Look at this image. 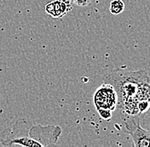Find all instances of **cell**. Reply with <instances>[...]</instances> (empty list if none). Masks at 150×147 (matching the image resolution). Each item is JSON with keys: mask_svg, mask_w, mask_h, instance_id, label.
Instances as JSON below:
<instances>
[{"mask_svg": "<svg viewBox=\"0 0 150 147\" xmlns=\"http://www.w3.org/2000/svg\"><path fill=\"white\" fill-rule=\"evenodd\" d=\"M147 81H150L147 72L131 71L125 67L118 68L104 77V83L111 84L118 94V106L130 116L139 114L135 96L141 84Z\"/></svg>", "mask_w": 150, "mask_h": 147, "instance_id": "cell-1", "label": "cell"}, {"mask_svg": "<svg viewBox=\"0 0 150 147\" xmlns=\"http://www.w3.org/2000/svg\"><path fill=\"white\" fill-rule=\"evenodd\" d=\"M62 134L60 126L40 124L33 125L30 121L26 119H18L13 126V129L9 130V134H2L0 142L14 138H28L39 143L41 147L55 146Z\"/></svg>", "mask_w": 150, "mask_h": 147, "instance_id": "cell-2", "label": "cell"}, {"mask_svg": "<svg viewBox=\"0 0 150 147\" xmlns=\"http://www.w3.org/2000/svg\"><path fill=\"white\" fill-rule=\"evenodd\" d=\"M93 102L96 110L107 109L113 111L118 106V94L111 84L103 83L94 94Z\"/></svg>", "mask_w": 150, "mask_h": 147, "instance_id": "cell-3", "label": "cell"}, {"mask_svg": "<svg viewBox=\"0 0 150 147\" xmlns=\"http://www.w3.org/2000/svg\"><path fill=\"white\" fill-rule=\"evenodd\" d=\"M125 127L136 147H150V131L142 128L139 120L136 121L133 116L125 120Z\"/></svg>", "mask_w": 150, "mask_h": 147, "instance_id": "cell-4", "label": "cell"}, {"mask_svg": "<svg viewBox=\"0 0 150 147\" xmlns=\"http://www.w3.org/2000/svg\"><path fill=\"white\" fill-rule=\"evenodd\" d=\"M73 9L70 0H53L45 6L46 13L52 18L59 19L65 16Z\"/></svg>", "mask_w": 150, "mask_h": 147, "instance_id": "cell-5", "label": "cell"}, {"mask_svg": "<svg viewBox=\"0 0 150 147\" xmlns=\"http://www.w3.org/2000/svg\"><path fill=\"white\" fill-rule=\"evenodd\" d=\"M125 9V3L123 0H112L110 3L109 11L112 15H120Z\"/></svg>", "mask_w": 150, "mask_h": 147, "instance_id": "cell-6", "label": "cell"}, {"mask_svg": "<svg viewBox=\"0 0 150 147\" xmlns=\"http://www.w3.org/2000/svg\"><path fill=\"white\" fill-rule=\"evenodd\" d=\"M97 112L99 114V116L104 120L109 121L112 118V111L110 110H107V109H98Z\"/></svg>", "mask_w": 150, "mask_h": 147, "instance_id": "cell-7", "label": "cell"}, {"mask_svg": "<svg viewBox=\"0 0 150 147\" xmlns=\"http://www.w3.org/2000/svg\"><path fill=\"white\" fill-rule=\"evenodd\" d=\"M72 3H74L79 6H86L88 5L91 0H70Z\"/></svg>", "mask_w": 150, "mask_h": 147, "instance_id": "cell-8", "label": "cell"}]
</instances>
